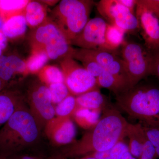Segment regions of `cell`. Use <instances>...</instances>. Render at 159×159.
<instances>
[{
	"instance_id": "37",
	"label": "cell",
	"mask_w": 159,
	"mask_h": 159,
	"mask_svg": "<svg viewBox=\"0 0 159 159\" xmlns=\"http://www.w3.org/2000/svg\"><path fill=\"white\" fill-rule=\"evenodd\" d=\"M48 159H67L65 157L63 156L60 153L59 154L54 155L53 156L50 157Z\"/></svg>"
},
{
	"instance_id": "5",
	"label": "cell",
	"mask_w": 159,
	"mask_h": 159,
	"mask_svg": "<svg viewBox=\"0 0 159 159\" xmlns=\"http://www.w3.org/2000/svg\"><path fill=\"white\" fill-rule=\"evenodd\" d=\"M30 40L32 51L44 50L50 59L61 58L62 60L72 57L75 51L51 18H47L42 25L34 29Z\"/></svg>"
},
{
	"instance_id": "7",
	"label": "cell",
	"mask_w": 159,
	"mask_h": 159,
	"mask_svg": "<svg viewBox=\"0 0 159 159\" xmlns=\"http://www.w3.org/2000/svg\"><path fill=\"white\" fill-rule=\"evenodd\" d=\"M23 95L30 113L41 131L43 130L48 122L55 117V107L48 86L39 78L32 80Z\"/></svg>"
},
{
	"instance_id": "12",
	"label": "cell",
	"mask_w": 159,
	"mask_h": 159,
	"mask_svg": "<svg viewBox=\"0 0 159 159\" xmlns=\"http://www.w3.org/2000/svg\"><path fill=\"white\" fill-rule=\"evenodd\" d=\"M49 142L54 146L70 145L75 141L76 127L71 117L55 116L46 124L43 129Z\"/></svg>"
},
{
	"instance_id": "40",
	"label": "cell",
	"mask_w": 159,
	"mask_h": 159,
	"mask_svg": "<svg viewBox=\"0 0 159 159\" xmlns=\"http://www.w3.org/2000/svg\"><path fill=\"white\" fill-rule=\"evenodd\" d=\"M3 24H4V21H3V20L2 19V18L0 16V31H2Z\"/></svg>"
},
{
	"instance_id": "26",
	"label": "cell",
	"mask_w": 159,
	"mask_h": 159,
	"mask_svg": "<svg viewBox=\"0 0 159 159\" xmlns=\"http://www.w3.org/2000/svg\"><path fill=\"white\" fill-rule=\"evenodd\" d=\"M55 107V116L71 117L77 108L76 97L70 94Z\"/></svg>"
},
{
	"instance_id": "9",
	"label": "cell",
	"mask_w": 159,
	"mask_h": 159,
	"mask_svg": "<svg viewBox=\"0 0 159 159\" xmlns=\"http://www.w3.org/2000/svg\"><path fill=\"white\" fill-rule=\"evenodd\" d=\"M95 5L99 14L108 24L117 26L125 33H136L140 31L136 15L118 0H101Z\"/></svg>"
},
{
	"instance_id": "34",
	"label": "cell",
	"mask_w": 159,
	"mask_h": 159,
	"mask_svg": "<svg viewBox=\"0 0 159 159\" xmlns=\"http://www.w3.org/2000/svg\"><path fill=\"white\" fill-rule=\"evenodd\" d=\"M8 39L4 35L2 31H0V48L4 50L7 47Z\"/></svg>"
},
{
	"instance_id": "1",
	"label": "cell",
	"mask_w": 159,
	"mask_h": 159,
	"mask_svg": "<svg viewBox=\"0 0 159 159\" xmlns=\"http://www.w3.org/2000/svg\"><path fill=\"white\" fill-rule=\"evenodd\" d=\"M99 122L81 139L65 146L61 154L68 158L78 157L111 149L126 137L129 122L119 110L112 105L102 111Z\"/></svg>"
},
{
	"instance_id": "31",
	"label": "cell",
	"mask_w": 159,
	"mask_h": 159,
	"mask_svg": "<svg viewBox=\"0 0 159 159\" xmlns=\"http://www.w3.org/2000/svg\"><path fill=\"white\" fill-rule=\"evenodd\" d=\"M152 54L151 75H155L159 79V48L151 51Z\"/></svg>"
},
{
	"instance_id": "36",
	"label": "cell",
	"mask_w": 159,
	"mask_h": 159,
	"mask_svg": "<svg viewBox=\"0 0 159 159\" xmlns=\"http://www.w3.org/2000/svg\"><path fill=\"white\" fill-rule=\"evenodd\" d=\"M16 159H39L38 158L32 156L22 155L18 157Z\"/></svg>"
},
{
	"instance_id": "21",
	"label": "cell",
	"mask_w": 159,
	"mask_h": 159,
	"mask_svg": "<svg viewBox=\"0 0 159 159\" xmlns=\"http://www.w3.org/2000/svg\"><path fill=\"white\" fill-rule=\"evenodd\" d=\"M101 112L77 107L72 118L81 128L89 130L99 122Z\"/></svg>"
},
{
	"instance_id": "20",
	"label": "cell",
	"mask_w": 159,
	"mask_h": 159,
	"mask_svg": "<svg viewBox=\"0 0 159 159\" xmlns=\"http://www.w3.org/2000/svg\"><path fill=\"white\" fill-rule=\"evenodd\" d=\"M98 87L111 91L115 95L129 89L127 84L123 80L104 70L96 78Z\"/></svg>"
},
{
	"instance_id": "19",
	"label": "cell",
	"mask_w": 159,
	"mask_h": 159,
	"mask_svg": "<svg viewBox=\"0 0 159 159\" xmlns=\"http://www.w3.org/2000/svg\"><path fill=\"white\" fill-rule=\"evenodd\" d=\"M47 12L43 5L36 1H30L25 9L24 15L28 27L35 29L47 19Z\"/></svg>"
},
{
	"instance_id": "23",
	"label": "cell",
	"mask_w": 159,
	"mask_h": 159,
	"mask_svg": "<svg viewBox=\"0 0 159 159\" xmlns=\"http://www.w3.org/2000/svg\"><path fill=\"white\" fill-rule=\"evenodd\" d=\"M125 34L122 29L107 23L105 34L107 50L116 51L122 47L125 41Z\"/></svg>"
},
{
	"instance_id": "41",
	"label": "cell",
	"mask_w": 159,
	"mask_h": 159,
	"mask_svg": "<svg viewBox=\"0 0 159 159\" xmlns=\"http://www.w3.org/2000/svg\"><path fill=\"white\" fill-rule=\"evenodd\" d=\"M0 159H10L9 157L0 155Z\"/></svg>"
},
{
	"instance_id": "39",
	"label": "cell",
	"mask_w": 159,
	"mask_h": 159,
	"mask_svg": "<svg viewBox=\"0 0 159 159\" xmlns=\"http://www.w3.org/2000/svg\"><path fill=\"white\" fill-rule=\"evenodd\" d=\"M79 159H96L95 158L93 157L90 156L89 155H87L85 156L81 157Z\"/></svg>"
},
{
	"instance_id": "2",
	"label": "cell",
	"mask_w": 159,
	"mask_h": 159,
	"mask_svg": "<svg viewBox=\"0 0 159 159\" xmlns=\"http://www.w3.org/2000/svg\"><path fill=\"white\" fill-rule=\"evenodd\" d=\"M41 130L27 104L0 128V155L8 157L36 145Z\"/></svg>"
},
{
	"instance_id": "30",
	"label": "cell",
	"mask_w": 159,
	"mask_h": 159,
	"mask_svg": "<svg viewBox=\"0 0 159 159\" xmlns=\"http://www.w3.org/2000/svg\"><path fill=\"white\" fill-rule=\"evenodd\" d=\"M156 151L154 146L149 141L148 137L145 139L141 156L139 159H157Z\"/></svg>"
},
{
	"instance_id": "27",
	"label": "cell",
	"mask_w": 159,
	"mask_h": 159,
	"mask_svg": "<svg viewBox=\"0 0 159 159\" xmlns=\"http://www.w3.org/2000/svg\"><path fill=\"white\" fill-rule=\"evenodd\" d=\"M48 87L54 105L58 104L70 94L65 83L53 84L49 85Z\"/></svg>"
},
{
	"instance_id": "42",
	"label": "cell",
	"mask_w": 159,
	"mask_h": 159,
	"mask_svg": "<svg viewBox=\"0 0 159 159\" xmlns=\"http://www.w3.org/2000/svg\"><path fill=\"white\" fill-rule=\"evenodd\" d=\"M2 50L0 48V57L2 55Z\"/></svg>"
},
{
	"instance_id": "28",
	"label": "cell",
	"mask_w": 159,
	"mask_h": 159,
	"mask_svg": "<svg viewBox=\"0 0 159 159\" xmlns=\"http://www.w3.org/2000/svg\"><path fill=\"white\" fill-rule=\"evenodd\" d=\"M146 135L155 148L158 158H159V128L143 125Z\"/></svg>"
},
{
	"instance_id": "22",
	"label": "cell",
	"mask_w": 159,
	"mask_h": 159,
	"mask_svg": "<svg viewBox=\"0 0 159 159\" xmlns=\"http://www.w3.org/2000/svg\"><path fill=\"white\" fill-rule=\"evenodd\" d=\"M29 2L28 0H0V16L4 22L12 16L24 14Z\"/></svg>"
},
{
	"instance_id": "13",
	"label": "cell",
	"mask_w": 159,
	"mask_h": 159,
	"mask_svg": "<svg viewBox=\"0 0 159 159\" xmlns=\"http://www.w3.org/2000/svg\"><path fill=\"white\" fill-rule=\"evenodd\" d=\"M74 53L96 61L107 72L123 80L129 87L124 63L116 51L79 49H75Z\"/></svg>"
},
{
	"instance_id": "16",
	"label": "cell",
	"mask_w": 159,
	"mask_h": 159,
	"mask_svg": "<svg viewBox=\"0 0 159 159\" xmlns=\"http://www.w3.org/2000/svg\"><path fill=\"white\" fill-rule=\"evenodd\" d=\"M77 107L91 110L102 111L111 106L106 96L102 94L100 89L89 91L76 97Z\"/></svg>"
},
{
	"instance_id": "3",
	"label": "cell",
	"mask_w": 159,
	"mask_h": 159,
	"mask_svg": "<svg viewBox=\"0 0 159 159\" xmlns=\"http://www.w3.org/2000/svg\"><path fill=\"white\" fill-rule=\"evenodd\" d=\"M116 103L142 125L159 128V88L139 84L116 95Z\"/></svg>"
},
{
	"instance_id": "24",
	"label": "cell",
	"mask_w": 159,
	"mask_h": 159,
	"mask_svg": "<svg viewBox=\"0 0 159 159\" xmlns=\"http://www.w3.org/2000/svg\"><path fill=\"white\" fill-rule=\"evenodd\" d=\"M38 74L39 80L48 86L53 84L64 83L62 70L56 66H45Z\"/></svg>"
},
{
	"instance_id": "38",
	"label": "cell",
	"mask_w": 159,
	"mask_h": 159,
	"mask_svg": "<svg viewBox=\"0 0 159 159\" xmlns=\"http://www.w3.org/2000/svg\"><path fill=\"white\" fill-rule=\"evenodd\" d=\"M5 86H6V84H4L2 80L0 78V92L4 89Z\"/></svg>"
},
{
	"instance_id": "11",
	"label": "cell",
	"mask_w": 159,
	"mask_h": 159,
	"mask_svg": "<svg viewBox=\"0 0 159 159\" xmlns=\"http://www.w3.org/2000/svg\"><path fill=\"white\" fill-rule=\"evenodd\" d=\"M107 25V22L102 18L91 19L79 35L71 41V45L85 50H107L105 40Z\"/></svg>"
},
{
	"instance_id": "29",
	"label": "cell",
	"mask_w": 159,
	"mask_h": 159,
	"mask_svg": "<svg viewBox=\"0 0 159 159\" xmlns=\"http://www.w3.org/2000/svg\"><path fill=\"white\" fill-rule=\"evenodd\" d=\"M129 151V146L123 141H120L109 150L110 159H121L126 152Z\"/></svg>"
},
{
	"instance_id": "4",
	"label": "cell",
	"mask_w": 159,
	"mask_h": 159,
	"mask_svg": "<svg viewBox=\"0 0 159 159\" xmlns=\"http://www.w3.org/2000/svg\"><path fill=\"white\" fill-rule=\"evenodd\" d=\"M95 4L91 0H62L52 11L51 19L70 44L90 20Z\"/></svg>"
},
{
	"instance_id": "10",
	"label": "cell",
	"mask_w": 159,
	"mask_h": 159,
	"mask_svg": "<svg viewBox=\"0 0 159 159\" xmlns=\"http://www.w3.org/2000/svg\"><path fill=\"white\" fill-rule=\"evenodd\" d=\"M136 16L144 45L150 51L159 48V16L143 2L137 0Z\"/></svg>"
},
{
	"instance_id": "15",
	"label": "cell",
	"mask_w": 159,
	"mask_h": 159,
	"mask_svg": "<svg viewBox=\"0 0 159 159\" xmlns=\"http://www.w3.org/2000/svg\"><path fill=\"white\" fill-rule=\"evenodd\" d=\"M26 62L16 55L0 57V78L5 84L16 75L28 74Z\"/></svg>"
},
{
	"instance_id": "35",
	"label": "cell",
	"mask_w": 159,
	"mask_h": 159,
	"mask_svg": "<svg viewBox=\"0 0 159 159\" xmlns=\"http://www.w3.org/2000/svg\"><path fill=\"white\" fill-rule=\"evenodd\" d=\"M121 159H138L134 157L131 154L129 151H127L125 152V153L122 156Z\"/></svg>"
},
{
	"instance_id": "14",
	"label": "cell",
	"mask_w": 159,
	"mask_h": 159,
	"mask_svg": "<svg viewBox=\"0 0 159 159\" xmlns=\"http://www.w3.org/2000/svg\"><path fill=\"white\" fill-rule=\"evenodd\" d=\"M26 105L23 93L3 90L0 92V128L19 109Z\"/></svg>"
},
{
	"instance_id": "8",
	"label": "cell",
	"mask_w": 159,
	"mask_h": 159,
	"mask_svg": "<svg viewBox=\"0 0 159 159\" xmlns=\"http://www.w3.org/2000/svg\"><path fill=\"white\" fill-rule=\"evenodd\" d=\"M61 67L64 76L65 84L71 95L77 97L89 91L100 89L96 78L73 57L62 60Z\"/></svg>"
},
{
	"instance_id": "17",
	"label": "cell",
	"mask_w": 159,
	"mask_h": 159,
	"mask_svg": "<svg viewBox=\"0 0 159 159\" xmlns=\"http://www.w3.org/2000/svg\"><path fill=\"white\" fill-rule=\"evenodd\" d=\"M126 137L129 139V151L133 156L139 159L141 156L143 145L147 138L141 123H129L126 131Z\"/></svg>"
},
{
	"instance_id": "32",
	"label": "cell",
	"mask_w": 159,
	"mask_h": 159,
	"mask_svg": "<svg viewBox=\"0 0 159 159\" xmlns=\"http://www.w3.org/2000/svg\"><path fill=\"white\" fill-rule=\"evenodd\" d=\"M119 3L129 9L133 14L135 15L137 0H118Z\"/></svg>"
},
{
	"instance_id": "25",
	"label": "cell",
	"mask_w": 159,
	"mask_h": 159,
	"mask_svg": "<svg viewBox=\"0 0 159 159\" xmlns=\"http://www.w3.org/2000/svg\"><path fill=\"white\" fill-rule=\"evenodd\" d=\"M49 58L44 50L32 51L31 54L26 61L28 74H36L46 66Z\"/></svg>"
},
{
	"instance_id": "6",
	"label": "cell",
	"mask_w": 159,
	"mask_h": 159,
	"mask_svg": "<svg viewBox=\"0 0 159 159\" xmlns=\"http://www.w3.org/2000/svg\"><path fill=\"white\" fill-rule=\"evenodd\" d=\"M121 48V58L131 88L151 75L152 54L144 45L134 42L125 40Z\"/></svg>"
},
{
	"instance_id": "33",
	"label": "cell",
	"mask_w": 159,
	"mask_h": 159,
	"mask_svg": "<svg viewBox=\"0 0 159 159\" xmlns=\"http://www.w3.org/2000/svg\"><path fill=\"white\" fill-rule=\"evenodd\" d=\"M148 8L159 16V0H143Z\"/></svg>"
},
{
	"instance_id": "18",
	"label": "cell",
	"mask_w": 159,
	"mask_h": 159,
	"mask_svg": "<svg viewBox=\"0 0 159 159\" xmlns=\"http://www.w3.org/2000/svg\"><path fill=\"white\" fill-rule=\"evenodd\" d=\"M28 24L24 14L18 15L5 21L2 28V32L7 39L20 37L26 33Z\"/></svg>"
}]
</instances>
